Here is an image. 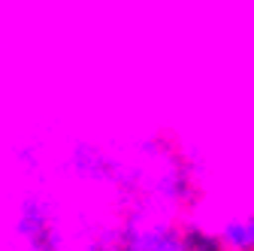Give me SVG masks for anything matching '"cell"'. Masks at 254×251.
<instances>
[{
  "mask_svg": "<svg viewBox=\"0 0 254 251\" xmlns=\"http://www.w3.org/2000/svg\"><path fill=\"white\" fill-rule=\"evenodd\" d=\"M209 233L221 251H254V206L224 215Z\"/></svg>",
  "mask_w": 254,
  "mask_h": 251,
  "instance_id": "cell-3",
  "label": "cell"
},
{
  "mask_svg": "<svg viewBox=\"0 0 254 251\" xmlns=\"http://www.w3.org/2000/svg\"><path fill=\"white\" fill-rule=\"evenodd\" d=\"M61 173L79 185H100L118 194L121 176H124V154H115L112 148L94 139H76L64 151Z\"/></svg>",
  "mask_w": 254,
  "mask_h": 251,
  "instance_id": "cell-2",
  "label": "cell"
},
{
  "mask_svg": "<svg viewBox=\"0 0 254 251\" xmlns=\"http://www.w3.org/2000/svg\"><path fill=\"white\" fill-rule=\"evenodd\" d=\"M15 251H37V248H27V245H18Z\"/></svg>",
  "mask_w": 254,
  "mask_h": 251,
  "instance_id": "cell-4",
  "label": "cell"
},
{
  "mask_svg": "<svg viewBox=\"0 0 254 251\" xmlns=\"http://www.w3.org/2000/svg\"><path fill=\"white\" fill-rule=\"evenodd\" d=\"M12 230L18 245L37 248V251H67L73 245L58 200L49 191H40V188H30L18 197Z\"/></svg>",
  "mask_w": 254,
  "mask_h": 251,
  "instance_id": "cell-1",
  "label": "cell"
}]
</instances>
